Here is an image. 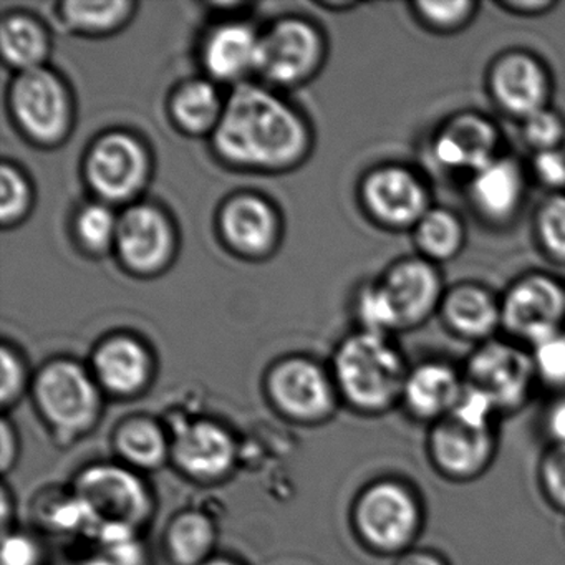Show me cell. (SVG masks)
<instances>
[{
    "label": "cell",
    "mask_w": 565,
    "mask_h": 565,
    "mask_svg": "<svg viewBox=\"0 0 565 565\" xmlns=\"http://www.w3.org/2000/svg\"><path fill=\"white\" fill-rule=\"evenodd\" d=\"M214 153L227 167L284 173L299 167L312 148V131L299 110L259 84L236 85L211 135Z\"/></svg>",
    "instance_id": "1"
},
{
    "label": "cell",
    "mask_w": 565,
    "mask_h": 565,
    "mask_svg": "<svg viewBox=\"0 0 565 565\" xmlns=\"http://www.w3.org/2000/svg\"><path fill=\"white\" fill-rule=\"evenodd\" d=\"M345 398L366 413H383L402 399L409 366L390 337L360 332L347 337L333 359Z\"/></svg>",
    "instance_id": "2"
},
{
    "label": "cell",
    "mask_w": 565,
    "mask_h": 565,
    "mask_svg": "<svg viewBox=\"0 0 565 565\" xmlns=\"http://www.w3.org/2000/svg\"><path fill=\"white\" fill-rule=\"evenodd\" d=\"M8 107L15 128L35 147L57 148L71 137L74 97L67 82L47 65L12 77Z\"/></svg>",
    "instance_id": "3"
},
{
    "label": "cell",
    "mask_w": 565,
    "mask_h": 565,
    "mask_svg": "<svg viewBox=\"0 0 565 565\" xmlns=\"http://www.w3.org/2000/svg\"><path fill=\"white\" fill-rule=\"evenodd\" d=\"M355 524L363 541L383 554H406L425 527V504L408 482L388 478L360 494Z\"/></svg>",
    "instance_id": "4"
},
{
    "label": "cell",
    "mask_w": 565,
    "mask_h": 565,
    "mask_svg": "<svg viewBox=\"0 0 565 565\" xmlns=\"http://www.w3.org/2000/svg\"><path fill=\"white\" fill-rule=\"evenodd\" d=\"M153 160L147 145L130 131L114 130L88 148L84 178L95 200L110 206L137 203L150 183Z\"/></svg>",
    "instance_id": "5"
},
{
    "label": "cell",
    "mask_w": 565,
    "mask_h": 565,
    "mask_svg": "<svg viewBox=\"0 0 565 565\" xmlns=\"http://www.w3.org/2000/svg\"><path fill=\"white\" fill-rule=\"evenodd\" d=\"M322 31L302 18H282L260 32L257 77L274 87L290 88L316 77L326 61Z\"/></svg>",
    "instance_id": "6"
},
{
    "label": "cell",
    "mask_w": 565,
    "mask_h": 565,
    "mask_svg": "<svg viewBox=\"0 0 565 565\" xmlns=\"http://www.w3.org/2000/svg\"><path fill=\"white\" fill-rule=\"evenodd\" d=\"M501 327L529 347L565 330V282L545 273L519 277L501 300Z\"/></svg>",
    "instance_id": "7"
},
{
    "label": "cell",
    "mask_w": 565,
    "mask_h": 565,
    "mask_svg": "<svg viewBox=\"0 0 565 565\" xmlns=\"http://www.w3.org/2000/svg\"><path fill=\"white\" fill-rule=\"evenodd\" d=\"M466 382L489 396L502 415L515 413L537 385L531 353L514 343L486 340L466 360Z\"/></svg>",
    "instance_id": "8"
},
{
    "label": "cell",
    "mask_w": 565,
    "mask_h": 565,
    "mask_svg": "<svg viewBox=\"0 0 565 565\" xmlns=\"http://www.w3.org/2000/svg\"><path fill=\"white\" fill-rule=\"evenodd\" d=\"M177 247V227L157 204L137 201L121 211L114 250L128 273L158 276L173 263Z\"/></svg>",
    "instance_id": "9"
},
{
    "label": "cell",
    "mask_w": 565,
    "mask_h": 565,
    "mask_svg": "<svg viewBox=\"0 0 565 565\" xmlns=\"http://www.w3.org/2000/svg\"><path fill=\"white\" fill-rule=\"evenodd\" d=\"M360 201L370 217L386 230H415L431 210L428 184L402 164L369 171L360 184Z\"/></svg>",
    "instance_id": "10"
},
{
    "label": "cell",
    "mask_w": 565,
    "mask_h": 565,
    "mask_svg": "<svg viewBox=\"0 0 565 565\" xmlns=\"http://www.w3.org/2000/svg\"><path fill=\"white\" fill-rule=\"evenodd\" d=\"M77 499L90 514L92 525L105 529H128L143 521L148 511L147 491L125 469L97 466L78 478Z\"/></svg>",
    "instance_id": "11"
},
{
    "label": "cell",
    "mask_w": 565,
    "mask_h": 565,
    "mask_svg": "<svg viewBox=\"0 0 565 565\" xmlns=\"http://www.w3.org/2000/svg\"><path fill=\"white\" fill-rule=\"evenodd\" d=\"M498 429H479L446 416L429 426L426 451L433 468L452 482L481 478L498 455Z\"/></svg>",
    "instance_id": "12"
},
{
    "label": "cell",
    "mask_w": 565,
    "mask_h": 565,
    "mask_svg": "<svg viewBox=\"0 0 565 565\" xmlns=\"http://www.w3.org/2000/svg\"><path fill=\"white\" fill-rule=\"evenodd\" d=\"M35 396L44 415L65 431H81L94 423L98 390L87 370L71 360L49 363L38 382Z\"/></svg>",
    "instance_id": "13"
},
{
    "label": "cell",
    "mask_w": 565,
    "mask_h": 565,
    "mask_svg": "<svg viewBox=\"0 0 565 565\" xmlns=\"http://www.w3.org/2000/svg\"><path fill=\"white\" fill-rule=\"evenodd\" d=\"M488 88L494 104L521 121L548 108L552 95L547 67L525 51L499 55L489 67Z\"/></svg>",
    "instance_id": "14"
},
{
    "label": "cell",
    "mask_w": 565,
    "mask_h": 565,
    "mask_svg": "<svg viewBox=\"0 0 565 565\" xmlns=\"http://www.w3.org/2000/svg\"><path fill=\"white\" fill-rule=\"evenodd\" d=\"M280 216L259 194L227 198L217 213V231L227 249L246 259H264L279 246Z\"/></svg>",
    "instance_id": "15"
},
{
    "label": "cell",
    "mask_w": 565,
    "mask_h": 565,
    "mask_svg": "<svg viewBox=\"0 0 565 565\" xmlns=\"http://www.w3.org/2000/svg\"><path fill=\"white\" fill-rule=\"evenodd\" d=\"M380 284L395 310L399 332L426 322L439 310L446 292L438 267L422 256L396 260Z\"/></svg>",
    "instance_id": "16"
},
{
    "label": "cell",
    "mask_w": 565,
    "mask_h": 565,
    "mask_svg": "<svg viewBox=\"0 0 565 565\" xmlns=\"http://www.w3.org/2000/svg\"><path fill=\"white\" fill-rule=\"evenodd\" d=\"M499 145L501 135L488 117L462 111L441 125L431 151L445 170L475 174L499 158Z\"/></svg>",
    "instance_id": "17"
},
{
    "label": "cell",
    "mask_w": 565,
    "mask_h": 565,
    "mask_svg": "<svg viewBox=\"0 0 565 565\" xmlns=\"http://www.w3.org/2000/svg\"><path fill=\"white\" fill-rule=\"evenodd\" d=\"M465 383V375L451 363L425 360L408 370L399 405L415 422L435 425L452 412Z\"/></svg>",
    "instance_id": "18"
},
{
    "label": "cell",
    "mask_w": 565,
    "mask_h": 565,
    "mask_svg": "<svg viewBox=\"0 0 565 565\" xmlns=\"http://www.w3.org/2000/svg\"><path fill=\"white\" fill-rule=\"evenodd\" d=\"M260 32L247 22L227 21L207 32L201 64L210 81L234 87L256 75Z\"/></svg>",
    "instance_id": "19"
},
{
    "label": "cell",
    "mask_w": 565,
    "mask_h": 565,
    "mask_svg": "<svg viewBox=\"0 0 565 565\" xmlns=\"http://www.w3.org/2000/svg\"><path fill=\"white\" fill-rule=\"evenodd\" d=\"M269 388L284 412L299 418H317L332 409L329 376L307 359L284 360L270 372Z\"/></svg>",
    "instance_id": "20"
},
{
    "label": "cell",
    "mask_w": 565,
    "mask_h": 565,
    "mask_svg": "<svg viewBox=\"0 0 565 565\" xmlns=\"http://www.w3.org/2000/svg\"><path fill=\"white\" fill-rule=\"evenodd\" d=\"M469 201L489 223L504 224L521 210L525 177L514 158L499 157L469 181Z\"/></svg>",
    "instance_id": "21"
},
{
    "label": "cell",
    "mask_w": 565,
    "mask_h": 565,
    "mask_svg": "<svg viewBox=\"0 0 565 565\" xmlns=\"http://www.w3.org/2000/svg\"><path fill=\"white\" fill-rule=\"evenodd\" d=\"M449 332L472 342L491 340L501 327V302L491 290L475 282H461L446 290L439 307Z\"/></svg>",
    "instance_id": "22"
},
{
    "label": "cell",
    "mask_w": 565,
    "mask_h": 565,
    "mask_svg": "<svg viewBox=\"0 0 565 565\" xmlns=\"http://www.w3.org/2000/svg\"><path fill=\"white\" fill-rule=\"evenodd\" d=\"M94 373L110 392L135 393L150 379V352L140 340L127 333L108 337L95 350Z\"/></svg>",
    "instance_id": "23"
},
{
    "label": "cell",
    "mask_w": 565,
    "mask_h": 565,
    "mask_svg": "<svg viewBox=\"0 0 565 565\" xmlns=\"http://www.w3.org/2000/svg\"><path fill=\"white\" fill-rule=\"evenodd\" d=\"M174 455L190 475L213 479L223 476L233 465L234 445L220 426L196 423L178 435Z\"/></svg>",
    "instance_id": "24"
},
{
    "label": "cell",
    "mask_w": 565,
    "mask_h": 565,
    "mask_svg": "<svg viewBox=\"0 0 565 565\" xmlns=\"http://www.w3.org/2000/svg\"><path fill=\"white\" fill-rule=\"evenodd\" d=\"M226 97L221 95L216 82L193 78L183 82L171 94L168 110L174 127L190 137L213 135L223 117Z\"/></svg>",
    "instance_id": "25"
},
{
    "label": "cell",
    "mask_w": 565,
    "mask_h": 565,
    "mask_svg": "<svg viewBox=\"0 0 565 565\" xmlns=\"http://www.w3.org/2000/svg\"><path fill=\"white\" fill-rule=\"evenodd\" d=\"M0 49L4 64L15 74L45 67L51 55V35L34 15L11 12L0 25Z\"/></svg>",
    "instance_id": "26"
},
{
    "label": "cell",
    "mask_w": 565,
    "mask_h": 565,
    "mask_svg": "<svg viewBox=\"0 0 565 565\" xmlns=\"http://www.w3.org/2000/svg\"><path fill=\"white\" fill-rule=\"evenodd\" d=\"M413 233L419 256L433 264L455 259L466 244L465 223L448 207H431Z\"/></svg>",
    "instance_id": "27"
},
{
    "label": "cell",
    "mask_w": 565,
    "mask_h": 565,
    "mask_svg": "<svg viewBox=\"0 0 565 565\" xmlns=\"http://www.w3.org/2000/svg\"><path fill=\"white\" fill-rule=\"evenodd\" d=\"M137 4L130 0L115 2H64L58 15L65 29L88 38L115 34L134 18Z\"/></svg>",
    "instance_id": "28"
},
{
    "label": "cell",
    "mask_w": 565,
    "mask_h": 565,
    "mask_svg": "<svg viewBox=\"0 0 565 565\" xmlns=\"http://www.w3.org/2000/svg\"><path fill=\"white\" fill-rule=\"evenodd\" d=\"M120 213L110 204L94 200L78 207L72 221L75 243L85 254L102 256L115 249Z\"/></svg>",
    "instance_id": "29"
},
{
    "label": "cell",
    "mask_w": 565,
    "mask_h": 565,
    "mask_svg": "<svg viewBox=\"0 0 565 565\" xmlns=\"http://www.w3.org/2000/svg\"><path fill=\"white\" fill-rule=\"evenodd\" d=\"M117 445L128 461L138 466H147V468L160 465L167 455V441H164L163 433L157 425L145 422V419H137V422L121 426L117 436Z\"/></svg>",
    "instance_id": "30"
},
{
    "label": "cell",
    "mask_w": 565,
    "mask_h": 565,
    "mask_svg": "<svg viewBox=\"0 0 565 565\" xmlns=\"http://www.w3.org/2000/svg\"><path fill=\"white\" fill-rule=\"evenodd\" d=\"M213 525L201 514H184L171 525L170 548L180 564L193 565L204 557L213 545Z\"/></svg>",
    "instance_id": "31"
},
{
    "label": "cell",
    "mask_w": 565,
    "mask_h": 565,
    "mask_svg": "<svg viewBox=\"0 0 565 565\" xmlns=\"http://www.w3.org/2000/svg\"><path fill=\"white\" fill-rule=\"evenodd\" d=\"M34 188L24 171L4 161L0 167V223L4 227L18 226L31 213Z\"/></svg>",
    "instance_id": "32"
},
{
    "label": "cell",
    "mask_w": 565,
    "mask_h": 565,
    "mask_svg": "<svg viewBox=\"0 0 565 565\" xmlns=\"http://www.w3.org/2000/svg\"><path fill=\"white\" fill-rule=\"evenodd\" d=\"M535 236L545 256L565 264V193H552L535 211Z\"/></svg>",
    "instance_id": "33"
},
{
    "label": "cell",
    "mask_w": 565,
    "mask_h": 565,
    "mask_svg": "<svg viewBox=\"0 0 565 565\" xmlns=\"http://www.w3.org/2000/svg\"><path fill=\"white\" fill-rule=\"evenodd\" d=\"M355 313L363 332L390 337L399 332L395 310L386 297L380 280L366 284L356 294Z\"/></svg>",
    "instance_id": "34"
},
{
    "label": "cell",
    "mask_w": 565,
    "mask_h": 565,
    "mask_svg": "<svg viewBox=\"0 0 565 565\" xmlns=\"http://www.w3.org/2000/svg\"><path fill=\"white\" fill-rule=\"evenodd\" d=\"M418 21L429 31L439 34H451V32L465 29L478 11V4L472 0H449V2H431V0H419L413 4Z\"/></svg>",
    "instance_id": "35"
},
{
    "label": "cell",
    "mask_w": 565,
    "mask_h": 565,
    "mask_svg": "<svg viewBox=\"0 0 565 565\" xmlns=\"http://www.w3.org/2000/svg\"><path fill=\"white\" fill-rule=\"evenodd\" d=\"M529 353L537 383L555 395L565 393V330L535 343Z\"/></svg>",
    "instance_id": "36"
},
{
    "label": "cell",
    "mask_w": 565,
    "mask_h": 565,
    "mask_svg": "<svg viewBox=\"0 0 565 565\" xmlns=\"http://www.w3.org/2000/svg\"><path fill=\"white\" fill-rule=\"evenodd\" d=\"M522 137L535 153L558 150L565 140L564 117L552 108H544L522 121Z\"/></svg>",
    "instance_id": "37"
},
{
    "label": "cell",
    "mask_w": 565,
    "mask_h": 565,
    "mask_svg": "<svg viewBox=\"0 0 565 565\" xmlns=\"http://www.w3.org/2000/svg\"><path fill=\"white\" fill-rule=\"evenodd\" d=\"M539 484L548 504L565 514V446H551L539 461Z\"/></svg>",
    "instance_id": "38"
},
{
    "label": "cell",
    "mask_w": 565,
    "mask_h": 565,
    "mask_svg": "<svg viewBox=\"0 0 565 565\" xmlns=\"http://www.w3.org/2000/svg\"><path fill=\"white\" fill-rule=\"evenodd\" d=\"M0 366H2L0 399H2V405H9L21 395L25 382V366L22 356L9 343H4L0 350Z\"/></svg>",
    "instance_id": "39"
},
{
    "label": "cell",
    "mask_w": 565,
    "mask_h": 565,
    "mask_svg": "<svg viewBox=\"0 0 565 565\" xmlns=\"http://www.w3.org/2000/svg\"><path fill=\"white\" fill-rule=\"evenodd\" d=\"M532 168H534L535 178L544 186L551 190L565 188V153L561 148L535 153Z\"/></svg>",
    "instance_id": "40"
},
{
    "label": "cell",
    "mask_w": 565,
    "mask_h": 565,
    "mask_svg": "<svg viewBox=\"0 0 565 565\" xmlns=\"http://www.w3.org/2000/svg\"><path fill=\"white\" fill-rule=\"evenodd\" d=\"M542 428L548 445L565 446V393L555 395L542 413Z\"/></svg>",
    "instance_id": "41"
},
{
    "label": "cell",
    "mask_w": 565,
    "mask_h": 565,
    "mask_svg": "<svg viewBox=\"0 0 565 565\" xmlns=\"http://www.w3.org/2000/svg\"><path fill=\"white\" fill-rule=\"evenodd\" d=\"M38 545L24 535H11L2 545V565H38Z\"/></svg>",
    "instance_id": "42"
},
{
    "label": "cell",
    "mask_w": 565,
    "mask_h": 565,
    "mask_svg": "<svg viewBox=\"0 0 565 565\" xmlns=\"http://www.w3.org/2000/svg\"><path fill=\"white\" fill-rule=\"evenodd\" d=\"M498 6L511 14L534 18L557 8V2L554 0H502Z\"/></svg>",
    "instance_id": "43"
},
{
    "label": "cell",
    "mask_w": 565,
    "mask_h": 565,
    "mask_svg": "<svg viewBox=\"0 0 565 565\" xmlns=\"http://www.w3.org/2000/svg\"><path fill=\"white\" fill-rule=\"evenodd\" d=\"M396 565H449L448 558L429 548H412L402 555Z\"/></svg>",
    "instance_id": "44"
},
{
    "label": "cell",
    "mask_w": 565,
    "mask_h": 565,
    "mask_svg": "<svg viewBox=\"0 0 565 565\" xmlns=\"http://www.w3.org/2000/svg\"><path fill=\"white\" fill-rule=\"evenodd\" d=\"M12 441H14V438H11V435H9L8 423H4V426H2V466H4V469L11 465Z\"/></svg>",
    "instance_id": "45"
},
{
    "label": "cell",
    "mask_w": 565,
    "mask_h": 565,
    "mask_svg": "<svg viewBox=\"0 0 565 565\" xmlns=\"http://www.w3.org/2000/svg\"><path fill=\"white\" fill-rule=\"evenodd\" d=\"M88 565H117V564H114V562H110V561H94V562H90V564Z\"/></svg>",
    "instance_id": "46"
},
{
    "label": "cell",
    "mask_w": 565,
    "mask_h": 565,
    "mask_svg": "<svg viewBox=\"0 0 565 565\" xmlns=\"http://www.w3.org/2000/svg\"><path fill=\"white\" fill-rule=\"evenodd\" d=\"M207 565H234V564H231V562L214 561V562H210V564H207Z\"/></svg>",
    "instance_id": "47"
},
{
    "label": "cell",
    "mask_w": 565,
    "mask_h": 565,
    "mask_svg": "<svg viewBox=\"0 0 565 565\" xmlns=\"http://www.w3.org/2000/svg\"><path fill=\"white\" fill-rule=\"evenodd\" d=\"M564 534H565V524H564Z\"/></svg>",
    "instance_id": "48"
}]
</instances>
